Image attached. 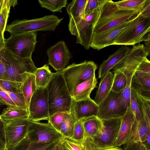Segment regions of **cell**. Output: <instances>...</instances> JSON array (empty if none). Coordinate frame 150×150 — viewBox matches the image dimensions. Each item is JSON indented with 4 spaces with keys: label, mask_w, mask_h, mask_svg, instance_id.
Wrapping results in <instances>:
<instances>
[{
    "label": "cell",
    "mask_w": 150,
    "mask_h": 150,
    "mask_svg": "<svg viewBox=\"0 0 150 150\" xmlns=\"http://www.w3.org/2000/svg\"><path fill=\"white\" fill-rule=\"evenodd\" d=\"M144 41L145 50L147 56H149L150 55V33L148 34Z\"/></svg>",
    "instance_id": "cell-49"
},
{
    "label": "cell",
    "mask_w": 150,
    "mask_h": 150,
    "mask_svg": "<svg viewBox=\"0 0 150 150\" xmlns=\"http://www.w3.org/2000/svg\"><path fill=\"white\" fill-rule=\"evenodd\" d=\"M0 150H9L5 142H0Z\"/></svg>",
    "instance_id": "cell-51"
},
{
    "label": "cell",
    "mask_w": 150,
    "mask_h": 150,
    "mask_svg": "<svg viewBox=\"0 0 150 150\" xmlns=\"http://www.w3.org/2000/svg\"><path fill=\"white\" fill-rule=\"evenodd\" d=\"M107 0H87L85 9V16L91 13L96 8L102 6Z\"/></svg>",
    "instance_id": "cell-43"
},
{
    "label": "cell",
    "mask_w": 150,
    "mask_h": 150,
    "mask_svg": "<svg viewBox=\"0 0 150 150\" xmlns=\"http://www.w3.org/2000/svg\"><path fill=\"white\" fill-rule=\"evenodd\" d=\"M149 0H125L115 2L120 11H132L139 13Z\"/></svg>",
    "instance_id": "cell-26"
},
{
    "label": "cell",
    "mask_w": 150,
    "mask_h": 150,
    "mask_svg": "<svg viewBox=\"0 0 150 150\" xmlns=\"http://www.w3.org/2000/svg\"><path fill=\"white\" fill-rule=\"evenodd\" d=\"M85 138V131L81 120H78L75 124L71 139L81 142Z\"/></svg>",
    "instance_id": "cell-41"
},
{
    "label": "cell",
    "mask_w": 150,
    "mask_h": 150,
    "mask_svg": "<svg viewBox=\"0 0 150 150\" xmlns=\"http://www.w3.org/2000/svg\"><path fill=\"white\" fill-rule=\"evenodd\" d=\"M34 75L37 87H46L52 76L53 73L48 65L45 64L38 68Z\"/></svg>",
    "instance_id": "cell-30"
},
{
    "label": "cell",
    "mask_w": 150,
    "mask_h": 150,
    "mask_svg": "<svg viewBox=\"0 0 150 150\" xmlns=\"http://www.w3.org/2000/svg\"><path fill=\"white\" fill-rule=\"evenodd\" d=\"M87 0H74L68 4L67 12L69 17L68 29L73 35L76 25L85 18V9Z\"/></svg>",
    "instance_id": "cell-19"
},
{
    "label": "cell",
    "mask_w": 150,
    "mask_h": 150,
    "mask_svg": "<svg viewBox=\"0 0 150 150\" xmlns=\"http://www.w3.org/2000/svg\"><path fill=\"white\" fill-rule=\"evenodd\" d=\"M121 72H122L125 75L127 80L126 86L122 93L121 98L124 105L128 108L130 106V104L131 88L134 74L125 71Z\"/></svg>",
    "instance_id": "cell-36"
},
{
    "label": "cell",
    "mask_w": 150,
    "mask_h": 150,
    "mask_svg": "<svg viewBox=\"0 0 150 150\" xmlns=\"http://www.w3.org/2000/svg\"><path fill=\"white\" fill-rule=\"evenodd\" d=\"M132 80L138 85L139 88L150 89V74L136 71Z\"/></svg>",
    "instance_id": "cell-38"
},
{
    "label": "cell",
    "mask_w": 150,
    "mask_h": 150,
    "mask_svg": "<svg viewBox=\"0 0 150 150\" xmlns=\"http://www.w3.org/2000/svg\"><path fill=\"white\" fill-rule=\"evenodd\" d=\"M114 76V74L109 71L102 78L93 100L98 105L107 96L111 90Z\"/></svg>",
    "instance_id": "cell-24"
},
{
    "label": "cell",
    "mask_w": 150,
    "mask_h": 150,
    "mask_svg": "<svg viewBox=\"0 0 150 150\" xmlns=\"http://www.w3.org/2000/svg\"><path fill=\"white\" fill-rule=\"evenodd\" d=\"M63 139L57 143L51 150H64Z\"/></svg>",
    "instance_id": "cell-50"
},
{
    "label": "cell",
    "mask_w": 150,
    "mask_h": 150,
    "mask_svg": "<svg viewBox=\"0 0 150 150\" xmlns=\"http://www.w3.org/2000/svg\"><path fill=\"white\" fill-rule=\"evenodd\" d=\"M149 105L148 103L144 100L142 110L147 124L146 140L145 144L148 149L150 150V110Z\"/></svg>",
    "instance_id": "cell-39"
},
{
    "label": "cell",
    "mask_w": 150,
    "mask_h": 150,
    "mask_svg": "<svg viewBox=\"0 0 150 150\" xmlns=\"http://www.w3.org/2000/svg\"><path fill=\"white\" fill-rule=\"evenodd\" d=\"M18 4L17 0H1L0 6L13 7Z\"/></svg>",
    "instance_id": "cell-47"
},
{
    "label": "cell",
    "mask_w": 150,
    "mask_h": 150,
    "mask_svg": "<svg viewBox=\"0 0 150 150\" xmlns=\"http://www.w3.org/2000/svg\"><path fill=\"white\" fill-rule=\"evenodd\" d=\"M138 14L132 11L119 10L115 2L107 0L102 7L94 26L93 33L104 32L132 18Z\"/></svg>",
    "instance_id": "cell-2"
},
{
    "label": "cell",
    "mask_w": 150,
    "mask_h": 150,
    "mask_svg": "<svg viewBox=\"0 0 150 150\" xmlns=\"http://www.w3.org/2000/svg\"><path fill=\"white\" fill-rule=\"evenodd\" d=\"M93 61H85L79 64L73 63L62 70L69 92L72 97L78 85L94 77L97 69Z\"/></svg>",
    "instance_id": "cell-5"
},
{
    "label": "cell",
    "mask_w": 150,
    "mask_h": 150,
    "mask_svg": "<svg viewBox=\"0 0 150 150\" xmlns=\"http://www.w3.org/2000/svg\"><path fill=\"white\" fill-rule=\"evenodd\" d=\"M27 137L32 144L59 142L64 138L49 122L42 123L30 120Z\"/></svg>",
    "instance_id": "cell-9"
},
{
    "label": "cell",
    "mask_w": 150,
    "mask_h": 150,
    "mask_svg": "<svg viewBox=\"0 0 150 150\" xmlns=\"http://www.w3.org/2000/svg\"><path fill=\"white\" fill-rule=\"evenodd\" d=\"M147 124L144 116L134 118L131 135L123 145L124 150H149L145 145Z\"/></svg>",
    "instance_id": "cell-16"
},
{
    "label": "cell",
    "mask_w": 150,
    "mask_h": 150,
    "mask_svg": "<svg viewBox=\"0 0 150 150\" xmlns=\"http://www.w3.org/2000/svg\"><path fill=\"white\" fill-rule=\"evenodd\" d=\"M10 7L0 6V45L4 43L6 40L4 33L7 26Z\"/></svg>",
    "instance_id": "cell-35"
},
{
    "label": "cell",
    "mask_w": 150,
    "mask_h": 150,
    "mask_svg": "<svg viewBox=\"0 0 150 150\" xmlns=\"http://www.w3.org/2000/svg\"><path fill=\"white\" fill-rule=\"evenodd\" d=\"M137 90L142 99L149 103H150V89L139 88Z\"/></svg>",
    "instance_id": "cell-46"
},
{
    "label": "cell",
    "mask_w": 150,
    "mask_h": 150,
    "mask_svg": "<svg viewBox=\"0 0 150 150\" xmlns=\"http://www.w3.org/2000/svg\"><path fill=\"white\" fill-rule=\"evenodd\" d=\"M58 142L32 144L27 137L12 150H51Z\"/></svg>",
    "instance_id": "cell-29"
},
{
    "label": "cell",
    "mask_w": 150,
    "mask_h": 150,
    "mask_svg": "<svg viewBox=\"0 0 150 150\" xmlns=\"http://www.w3.org/2000/svg\"><path fill=\"white\" fill-rule=\"evenodd\" d=\"M39 3L41 5V7L45 8L53 12H62V8L66 7L67 4V0H38Z\"/></svg>",
    "instance_id": "cell-34"
},
{
    "label": "cell",
    "mask_w": 150,
    "mask_h": 150,
    "mask_svg": "<svg viewBox=\"0 0 150 150\" xmlns=\"http://www.w3.org/2000/svg\"><path fill=\"white\" fill-rule=\"evenodd\" d=\"M150 32V18L140 13L117 35L113 45H133L144 41L145 36Z\"/></svg>",
    "instance_id": "cell-4"
},
{
    "label": "cell",
    "mask_w": 150,
    "mask_h": 150,
    "mask_svg": "<svg viewBox=\"0 0 150 150\" xmlns=\"http://www.w3.org/2000/svg\"><path fill=\"white\" fill-rule=\"evenodd\" d=\"M136 71L150 74V61L147 58L140 63Z\"/></svg>",
    "instance_id": "cell-45"
},
{
    "label": "cell",
    "mask_w": 150,
    "mask_h": 150,
    "mask_svg": "<svg viewBox=\"0 0 150 150\" xmlns=\"http://www.w3.org/2000/svg\"><path fill=\"white\" fill-rule=\"evenodd\" d=\"M122 93L111 90L107 96L98 105L97 116L101 120L121 118L127 108L123 103Z\"/></svg>",
    "instance_id": "cell-10"
},
{
    "label": "cell",
    "mask_w": 150,
    "mask_h": 150,
    "mask_svg": "<svg viewBox=\"0 0 150 150\" xmlns=\"http://www.w3.org/2000/svg\"><path fill=\"white\" fill-rule=\"evenodd\" d=\"M81 120L85 131V137L92 139L100 133L103 127L102 120L97 116H92Z\"/></svg>",
    "instance_id": "cell-22"
},
{
    "label": "cell",
    "mask_w": 150,
    "mask_h": 150,
    "mask_svg": "<svg viewBox=\"0 0 150 150\" xmlns=\"http://www.w3.org/2000/svg\"><path fill=\"white\" fill-rule=\"evenodd\" d=\"M134 121V116L129 106L121 118L120 125L115 144L116 147L123 145L128 141L131 134Z\"/></svg>",
    "instance_id": "cell-20"
},
{
    "label": "cell",
    "mask_w": 150,
    "mask_h": 150,
    "mask_svg": "<svg viewBox=\"0 0 150 150\" xmlns=\"http://www.w3.org/2000/svg\"><path fill=\"white\" fill-rule=\"evenodd\" d=\"M139 13L144 17L150 18V0Z\"/></svg>",
    "instance_id": "cell-48"
},
{
    "label": "cell",
    "mask_w": 150,
    "mask_h": 150,
    "mask_svg": "<svg viewBox=\"0 0 150 150\" xmlns=\"http://www.w3.org/2000/svg\"><path fill=\"white\" fill-rule=\"evenodd\" d=\"M114 79L111 90L116 93H122L127 83L126 76L122 72L113 71Z\"/></svg>",
    "instance_id": "cell-33"
},
{
    "label": "cell",
    "mask_w": 150,
    "mask_h": 150,
    "mask_svg": "<svg viewBox=\"0 0 150 150\" xmlns=\"http://www.w3.org/2000/svg\"><path fill=\"white\" fill-rule=\"evenodd\" d=\"M6 40L5 49L12 53L23 58L31 59L38 41L34 32L15 33Z\"/></svg>",
    "instance_id": "cell-6"
},
{
    "label": "cell",
    "mask_w": 150,
    "mask_h": 150,
    "mask_svg": "<svg viewBox=\"0 0 150 150\" xmlns=\"http://www.w3.org/2000/svg\"><path fill=\"white\" fill-rule=\"evenodd\" d=\"M0 101L1 104L9 107H17L9 95L0 88Z\"/></svg>",
    "instance_id": "cell-44"
},
{
    "label": "cell",
    "mask_w": 150,
    "mask_h": 150,
    "mask_svg": "<svg viewBox=\"0 0 150 150\" xmlns=\"http://www.w3.org/2000/svg\"><path fill=\"white\" fill-rule=\"evenodd\" d=\"M67 112H61L54 115L49 117L48 122L58 131L60 132L61 124Z\"/></svg>",
    "instance_id": "cell-42"
},
{
    "label": "cell",
    "mask_w": 150,
    "mask_h": 150,
    "mask_svg": "<svg viewBox=\"0 0 150 150\" xmlns=\"http://www.w3.org/2000/svg\"><path fill=\"white\" fill-rule=\"evenodd\" d=\"M48 64L57 71L65 69L72 58V54L65 42L60 41L47 51Z\"/></svg>",
    "instance_id": "cell-15"
},
{
    "label": "cell",
    "mask_w": 150,
    "mask_h": 150,
    "mask_svg": "<svg viewBox=\"0 0 150 150\" xmlns=\"http://www.w3.org/2000/svg\"><path fill=\"white\" fill-rule=\"evenodd\" d=\"M5 91L9 95L17 107L28 110V106L22 93H13Z\"/></svg>",
    "instance_id": "cell-40"
},
{
    "label": "cell",
    "mask_w": 150,
    "mask_h": 150,
    "mask_svg": "<svg viewBox=\"0 0 150 150\" xmlns=\"http://www.w3.org/2000/svg\"><path fill=\"white\" fill-rule=\"evenodd\" d=\"M22 83V93L29 106L31 98L37 88L34 75L29 73Z\"/></svg>",
    "instance_id": "cell-31"
},
{
    "label": "cell",
    "mask_w": 150,
    "mask_h": 150,
    "mask_svg": "<svg viewBox=\"0 0 150 150\" xmlns=\"http://www.w3.org/2000/svg\"><path fill=\"white\" fill-rule=\"evenodd\" d=\"M102 6L96 8L91 13L85 16L76 26L72 35L76 37V43L88 50L92 43L94 26L100 13Z\"/></svg>",
    "instance_id": "cell-13"
},
{
    "label": "cell",
    "mask_w": 150,
    "mask_h": 150,
    "mask_svg": "<svg viewBox=\"0 0 150 150\" xmlns=\"http://www.w3.org/2000/svg\"><path fill=\"white\" fill-rule=\"evenodd\" d=\"M143 102L137 90L132 85L129 107L135 119H139L144 116L142 110Z\"/></svg>",
    "instance_id": "cell-27"
},
{
    "label": "cell",
    "mask_w": 150,
    "mask_h": 150,
    "mask_svg": "<svg viewBox=\"0 0 150 150\" xmlns=\"http://www.w3.org/2000/svg\"><path fill=\"white\" fill-rule=\"evenodd\" d=\"M97 83L95 76L80 83L74 89L72 99L77 101L90 98V94Z\"/></svg>",
    "instance_id": "cell-23"
},
{
    "label": "cell",
    "mask_w": 150,
    "mask_h": 150,
    "mask_svg": "<svg viewBox=\"0 0 150 150\" xmlns=\"http://www.w3.org/2000/svg\"><path fill=\"white\" fill-rule=\"evenodd\" d=\"M147 56L144 45L139 44L133 46L125 56L113 68V71H126L134 74L139 64Z\"/></svg>",
    "instance_id": "cell-14"
},
{
    "label": "cell",
    "mask_w": 150,
    "mask_h": 150,
    "mask_svg": "<svg viewBox=\"0 0 150 150\" xmlns=\"http://www.w3.org/2000/svg\"><path fill=\"white\" fill-rule=\"evenodd\" d=\"M98 105L91 98L75 101L72 99L70 113L77 121L81 119L92 116H97Z\"/></svg>",
    "instance_id": "cell-18"
},
{
    "label": "cell",
    "mask_w": 150,
    "mask_h": 150,
    "mask_svg": "<svg viewBox=\"0 0 150 150\" xmlns=\"http://www.w3.org/2000/svg\"><path fill=\"white\" fill-rule=\"evenodd\" d=\"M101 150H124L122 149L119 148V147H115L106 149Z\"/></svg>",
    "instance_id": "cell-52"
},
{
    "label": "cell",
    "mask_w": 150,
    "mask_h": 150,
    "mask_svg": "<svg viewBox=\"0 0 150 150\" xmlns=\"http://www.w3.org/2000/svg\"><path fill=\"white\" fill-rule=\"evenodd\" d=\"M46 87L48 93L49 117L59 112L70 113L72 98L62 71L53 73L52 76Z\"/></svg>",
    "instance_id": "cell-1"
},
{
    "label": "cell",
    "mask_w": 150,
    "mask_h": 150,
    "mask_svg": "<svg viewBox=\"0 0 150 150\" xmlns=\"http://www.w3.org/2000/svg\"><path fill=\"white\" fill-rule=\"evenodd\" d=\"M29 123V120L26 119L7 122L0 120V139L4 140L9 150L13 149L27 137Z\"/></svg>",
    "instance_id": "cell-8"
},
{
    "label": "cell",
    "mask_w": 150,
    "mask_h": 150,
    "mask_svg": "<svg viewBox=\"0 0 150 150\" xmlns=\"http://www.w3.org/2000/svg\"><path fill=\"white\" fill-rule=\"evenodd\" d=\"M134 17L102 33H93L91 47L99 50L105 47L113 45L116 37L127 26Z\"/></svg>",
    "instance_id": "cell-17"
},
{
    "label": "cell",
    "mask_w": 150,
    "mask_h": 150,
    "mask_svg": "<svg viewBox=\"0 0 150 150\" xmlns=\"http://www.w3.org/2000/svg\"><path fill=\"white\" fill-rule=\"evenodd\" d=\"M64 150H69L68 149H67L66 147H65L64 145Z\"/></svg>",
    "instance_id": "cell-53"
},
{
    "label": "cell",
    "mask_w": 150,
    "mask_h": 150,
    "mask_svg": "<svg viewBox=\"0 0 150 150\" xmlns=\"http://www.w3.org/2000/svg\"><path fill=\"white\" fill-rule=\"evenodd\" d=\"M101 132L92 139L96 150L115 147L121 122V118L102 120Z\"/></svg>",
    "instance_id": "cell-11"
},
{
    "label": "cell",
    "mask_w": 150,
    "mask_h": 150,
    "mask_svg": "<svg viewBox=\"0 0 150 150\" xmlns=\"http://www.w3.org/2000/svg\"><path fill=\"white\" fill-rule=\"evenodd\" d=\"M28 118V110L17 107L8 106L4 109L0 115V120L3 122Z\"/></svg>",
    "instance_id": "cell-25"
},
{
    "label": "cell",
    "mask_w": 150,
    "mask_h": 150,
    "mask_svg": "<svg viewBox=\"0 0 150 150\" xmlns=\"http://www.w3.org/2000/svg\"><path fill=\"white\" fill-rule=\"evenodd\" d=\"M28 119L39 122L49 119L48 93L46 87H37L30 100Z\"/></svg>",
    "instance_id": "cell-12"
},
{
    "label": "cell",
    "mask_w": 150,
    "mask_h": 150,
    "mask_svg": "<svg viewBox=\"0 0 150 150\" xmlns=\"http://www.w3.org/2000/svg\"><path fill=\"white\" fill-rule=\"evenodd\" d=\"M130 49L127 46L122 45L114 53L109 56L107 60H104L99 69L98 78H102L112 69L125 56Z\"/></svg>",
    "instance_id": "cell-21"
},
{
    "label": "cell",
    "mask_w": 150,
    "mask_h": 150,
    "mask_svg": "<svg viewBox=\"0 0 150 150\" xmlns=\"http://www.w3.org/2000/svg\"><path fill=\"white\" fill-rule=\"evenodd\" d=\"M64 146L69 150H96L92 139L85 137L81 142L74 140L70 138H64Z\"/></svg>",
    "instance_id": "cell-28"
},
{
    "label": "cell",
    "mask_w": 150,
    "mask_h": 150,
    "mask_svg": "<svg viewBox=\"0 0 150 150\" xmlns=\"http://www.w3.org/2000/svg\"><path fill=\"white\" fill-rule=\"evenodd\" d=\"M77 121L70 112L66 114L61 124L60 130V133L64 138H71L74 125Z\"/></svg>",
    "instance_id": "cell-32"
},
{
    "label": "cell",
    "mask_w": 150,
    "mask_h": 150,
    "mask_svg": "<svg viewBox=\"0 0 150 150\" xmlns=\"http://www.w3.org/2000/svg\"><path fill=\"white\" fill-rule=\"evenodd\" d=\"M22 87L23 83L21 82L0 80V88L5 91L22 93Z\"/></svg>",
    "instance_id": "cell-37"
},
{
    "label": "cell",
    "mask_w": 150,
    "mask_h": 150,
    "mask_svg": "<svg viewBox=\"0 0 150 150\" xmlns=\"http://www.w3.org/2000/svg\"><path fill=\"white\" fill-rule=\"evenodd\" d=\"M149 109L150 110V104H149Z\"/></svg>",
    "instance_id": "cell-54"
},
{
    "label": "cell",
    "mask_w": 150,
    "mask_h": 150,
    "mask_svg": "<svg viewBox=\"0 0 150 150\" xmlns=\"http://www.w3.org/2000/svg\"><path fill=\"white\" fill-rule=\"evenodd\" d=\"M4 62L11 81L22 82L29 74L37 69L32 59L20 57L5 49Z\"/></svg>",
    "instance_id": "cell-7"
},
{
    "label": "cell",
    "mask_w": 150,
    "mask_h": 150,
    "mask_svg": "<svg viewBox=\"0 0 150 150\" xmlns=\"http://www.w3.org/2000/svg\"><path fill=\"white\" fill-rule=\"evenodd\" d=\"M54 15L32 19L16 20L7 25L5 31L10 34L54 31L63 20Z\"/></svg>",
    "instance_id": "cell-3"
}]
</instances>
